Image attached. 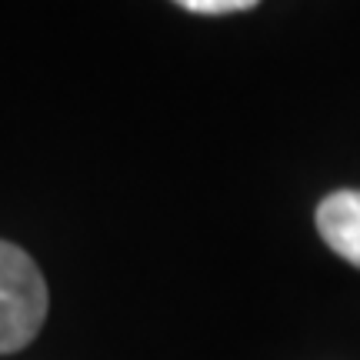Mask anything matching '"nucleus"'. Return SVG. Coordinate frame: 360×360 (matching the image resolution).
Masks as SVG:
<instances>
[{
    "label": "nucleus",
    "instance_id": "obj_1",
    "mask_svg": "<svg viewBox=\"0 0 360 360\" xmlns=\"http://www.w3.org/2000/svg\"><path fill=\"white\" fill-rule=\"evenodd\" d=\"M47 304V283L34 257L0 240V354H17L40 334Z\"/></svg>",
    "mask_w": 360,
    "mask_h": 360
},
{
    "label": "nucleus",
    "instance_id": "obj_2",
    "mask_svg": "<svg viewBox=\"0 0 360 360\" xmlns=\"http://www.w3.org/2000/svg\"><path fill=\"white\" fill-rule=\"evenodd\" d=\"M317 231L337 257L360 267V191H337L317 207Z\"/></svg>",
    "mask_w": 360,
    "mask_h": 360
},
{
    "label": "nucleus",
    "instance_id": "obj_3",
    "mask_svg": "<svg viewBox=\"0 0 360 360\" xmlns=\"http://www.w3.org/2000/svg\"><path fill=\"white\" fill-rule=\"evenodd\" d=\"M180 7H187L193 13H233V11H247V7H257L260 0H174Z\"/></svg>",
    "mask_w": 360,
    "mask_h": 360
}]
</instances>
